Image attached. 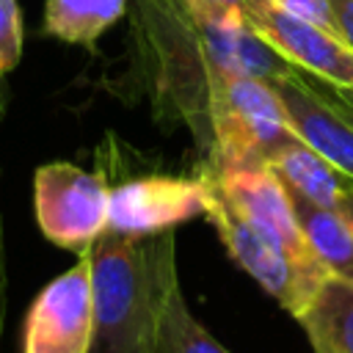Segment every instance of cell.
Returning a JSON list of instances; mask_svg holds the SVG:
<instances>
[{"instance_id": "cell-17", "label": "cell", "mask_w": 353, "mask_h": 353, "mask_svg": "<svg viewBox=\"0 0 353 353\" xmlns=\"http://www.w3.org/2000/svg\"><path fill=\"white\" fill-rule=\"evenodd\" d=\"M331 17H334V28L336 33L347 41V47L353 50V0H328Z\"/></svg>"}, {"instance_id": "cell-5", "label": "cell", "mask_w": 353, "mask_h": 353, "mask_svg": "<svg viewBox=\"0 0 353 353\" xmlns=\"http://www.w3.org/2000/svg\"><path fill=\"white\" fill-rule=\"evenodd\" d=\"M248 25L295 69L336 88H353V50L347 41L306 17H298L273 0H245Z\"/></svg>"}, {"instance_id": "cell-14", "label": "cell", "mask_w": 353, "mask_h": 353, "mask_svg": "<svg viewBox=\"0 0 353 353\" xmlns=\"http://www.w3.org/2000/svg\"><path fill=\"white\" fill-rule=\"evenodd\" d=\"M127 11V0H47L44 33L66 44H94Z\"/></svg>"}, {"instance_id": "cell-6", "label": "cell", "mask_w": 353, "mask_h": 353, "mask_svg": "<svg viewBox=\"0 0 353 353\" xmlns=\"http://www.w3.org/2000/svg\"><path fill=\"white\" fill-rule=\"evenodd\" d=\"M212 179L199 176H135L110 188L108 229L124 234H154L174 229L190 218L207 215Z\"/></svg>"}, {"instance_id": "cell-19", "label": "cell", "mask_w": 353, "mask_h": 353, "mask_svg": "<svg viewBox=\"0 0 353 353\" xmlns=\"http://www.w3.org/2000/svg\"><path fill=\"white\" fill-rule=\"evenodd\" d=\"M6 292H8V270H6V240H3V215H0V334L6 317Z\"/></svg>"}, {"instance_id": "cell-11", "label": "cell", "mask_w": 353, "mask_h": 353, "mask_svg": "<svg viewBox=\"0 0 353 353\" xmlns=\"http://www.w3.org/2000/svg\"><path fill=\"white\" fill-rule=\"evenodd\" d=\"M268 168H273L276 176L290 190L301 193L303 199H309L314 204L334 207V210H339V204L353 182L336 165H331L323 154H317L312 146H306L298 135L284 141L268 157Z\"/></svg>"}, {"instance_id": "cell-13", "label": "cell", "mask_w": 353, "mask_h": 353, "mask_svg": "<svg viewBox=\"0 0 353 353\" xmlns=\"http://www.w3.org/2000/svg\"><path fill=\"white\" fill-rule=\"evenodd\" d=\"M143 353H229L188 309L179 287V270H174L163 284Z\"/></svg>"}, {"instance_id": "cell-3", "label": "cell", "mask_w": 353, "mask_h": 353, "mask_svg": "<svg viewBox=\"0 0 353 353\" xmlns=\"http://www.w3.org/2000/svg\"><path fill=\"white\" fill-rule=\"evenodd\" d=\"M110 185L74 163L55 160L36 168L33 207L39 229L66 251H85L108 229Z\"/></svg>"}, {"instance_id": "cell-21", "label": "cell", "mask_w": 353, "mask_h": 353, "mask_svg": "<svg viewBox=\"0 0 353 353\" xmlns=\"http://www.w3.org/2000/svg\"><path fill=\"white\" fill-rule=\"evenodd\" d=\"M339 210L345 212V218H347V221H350V226H353V182H350V188H347V193H345V199H342Z\"/></svg>"}, {"instance_id": "cell-1", "label": "cell", "mask_w": 353, "mask_h": 353, "mask_svg": "<svg viewBox=\"0 0 353 353\" xmlns=\"http://www.w3.org/2000/svg\"><path fill=\"white\" fill-rule=\"evenodd\" d=\"M176 270L174 229H105L91 245L94 339L88 353H143L165 279Z\"/></svg>"}, {"instance_id": "cell-10", "label": "cell", "mask_w": 353, "mask_h": 353, "mask_svg": "<svg viewBox=\"0 0 353 353\" xmlns=\"http://www.w3.org/2000/svg\"><path fill=\"white\" fill-rule=\"evenodd\" d=\"M295 320L314 353H353V281L323 276Z\"/></svg>"}, {"instance_id": "cell-4", "label": "cell", "mask_w": 353, "mask_h": 353, "mask_svg": "<svg viewBox=\"0 0 353 353\" xmlns=\"http://www.w3.org/2000/svg\"><path fill=\"white\" fill-rule=\"evenodd\" d=\"M22 353H88L94 339L91 248L55 276L30 303L22 328Z\"/></svg>"}, {"instance_id": "cell-15", "label": "cell", "mask_w": 353, "mask_h": 353, "mask_svg": "<svg viewBox=\"0 0 353 353\" xmlns=\"http://www.w3.org/2000/svg\"><path fill=\"white\" fill-rule=\"evenodd\" d=\"M22 58V14L17 0H0V77Z\"/></svg>"}, {"instance_id": "cell-18", "label": "cell", "mask_w": 353, "mask_h": 353, "mask_svg": "<svg viewBox=\"0 0 353 353\" xmlns=\"http://www.w3.org/2000/svg\"><path fill=\"white\" fill-rule=\"evenodd\" d=\"M190 11H243L245 0H185Z\"/></svg>"}, {"instance_id": "cell-22", "label": "cell", "mask_w": 353, "mask_h": 353, "mask_svg": "<svg viewBox=\"0 0 353 353\" xmlns=\"http://www.w3.org/2000/svg\"><path fill=\"white\" fill-rule=\"evenodd\" d=\"M347 91H350V94H353V88H347Z\"/></svg>"}, {"instance_id": "cell-2", "label": "cell", "mask_w": 353, "mask_h": 353, "mask_svg": "<svg viewBox=\"0 0 353 353\" xmlns=\"http://www.w3.org/2000/svg\"><path fill=\"white\" fill-rule=\"evenodd\" d=\"M295 132L268 80L210 69L204 168L268 165V157Z\"/></svg>"}, {"instance_id": "cell-7", "label": "cell", "mask_w": 353, "mask_h": 353, "mask_svg": "<svg viewBox=\"0 0 353 353\" xmlns=\"http://www.w3.org/2000/svg\"><path fill=\"white\" fill-rule=\"evenodd\" d=\"M212 176V185L218 188V193L248 221L254 223L262 234H268L303 273L309 276H328L320 262L314 259L290 193L284 188V182L276 176L273 168L268 165H248V168H204Z\"/></svg>"}, {"instance_id": "cell-16", "label": "cell", "mask_w": 353, "mask_h": 353, "mask_svg": "<svg viewBox=\"0 0 353 353\" xmlns=\"http://www.w3.org/2000/svg\"><path fill=\"white\" fill-rule=\"evenodd\" d=\"M276 6L298 14V17H306L328 30H336L334 28V17H331V8H328V0H273Z\"/></svg>"}, {"instance_id": "cell-20", "label": "cell", "mask_w": 353, "mask_h": 353, "mask_svg": "<svg viewBox=\"0 0 353 353\" xmlns=\"http://www.w3.org/2000/svg\"><path fill=\"white\" fill-rule=\"evenodd\" d=\"M320 85H323L325 94L339 105V110L353 121V94H350L347 88H336V85H328V83H323V80H320Z\"/></svg>"}, {"instance_id": "cell-9", "label": "cell", "mask_w": 353, "mask_h": 353, "mask_svg": "<svg viewBox=\"0 0 353 353\" xmlns=\"http://www.w3.org/2000/svg\"><path fill=\"white\" fill-rule=\"evenodd\" d=\"M284 108L290 130L353 179V121L325 94L317 77L292 69L268 80Z\"/></svg>"}, {"instance_id": "cell-12", "label": "cell", "mask_w": 353, "mask_h": 353, "mask_svg": "<svg viewBox=\"0 0 353 353\" xmlns=\"http://www.w3.org/2000/svg\"><path fill=\"white\" fill-rule=\"evenodd\" d=\"M287 193H290L298 226H301L314 259L320 262V268L328 276L353 281V226L345 218V212L334 210V207L314 204L290 188H287Z\"/></svg>"}, {"instance_id": "cell-8", "label": "cell", "mask_w": 353, "mask_h": 353, "mask_svg": "<svg viewBox=\"0 0 353 353\" xmlns=\"http://www.w3.org/2000/svg\"><path fill=\"white\" fill-rule=\"evenodd\" d=\"M212 179V176H210ZM207 218L215 226L221 243L229 256L265 290L270 292L290 314H298L303 303L312 298L314 287L323 276L303 273L268 234H262L254 223H248L212 185V199L207 207Z\"/></svg>"}]
</instances>
